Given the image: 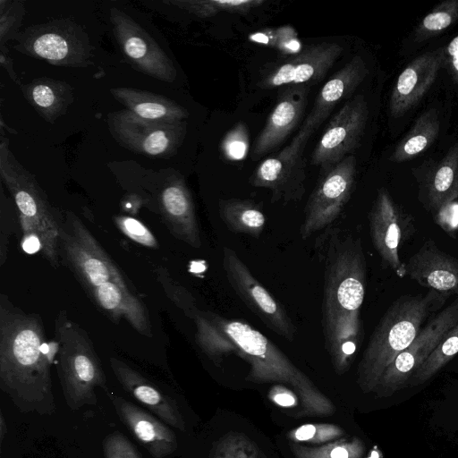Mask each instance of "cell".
<instances>
[{
  "label": "cell",
  "mask_w": 458,
  "mask_h": 458,
  "mask_svg": "<svg viewBox=\"0 0 458 458\" xmlns=\"http://www.w3.org/2000/svg\"><path fill=\"white\" fill-rule=\"evenodd\" d=\"M324 263L322 331L334 370H349L363 340L360 309L366 290V259L361 240L339 228L317 239Z\"/></svg>",
  "instance_id": "obj_1"
},
{
  "label": "cell",
  "mask_w": 458,
  "mask_h": 458,
  "mask_svg": "<svg viewBox=\"0 0 458 458\" xmlns=\"http://www.w3.org/2000/svg\"><path fill=\"white\" fill-rule=\"evenodd\" d=\"M191 318L198 345L215 363L235 353L250 365L248 381L290 385L300 400L299 415L326 417L335 413L334 403L259 330L245 322L199 309Z\"/></svg>",
  "instance_id": "obj_2"
},
{
  "label": "cell",
  "mask_w": 458,
  "mask_h": 458,
  "mask_svg": "<svg viewBox=\"0 0 458 458\" xmlns=\"http://www.w3.org/2000/svg\"><path fill=\"white\" fill-rule=\"evenodd\" d=\"M52 353L38 315L0 298V387L22 412L51 415L55 411Z\"/></svg>",
  "instance_id": "obj_3"
},
{
  "label": "cell",
  "mask_w": 458,
  "mask_h": 458,
  "mask_svg": "<svg viewBox=\"0 0 458 458\" xmlns=\"http://www.w3.org/2000/svg\"><path fill=\"white\" fill-rule=\"evenodd\" d=\"M59 224L60 259L95 305L113 321L124 320L140 334L151 336L144 303L90 231L71 212Z\"/></svg>",
  "instance_id": "obj_4"
},
{
  "label": "cell",
  "mask_w": 458,
  "mask_h": 458,
  "mask_svg": "<svg viewBox=\"0 0 458 458\" xmlns=\"http://www.w3.org/2000/svg\"><path fill=\"white\" fill-rule=\"evenodd\" d=\"M448 296L433 290L399 297L375 327L357 369V383L364 393H374L386 368L405 350L445 303Z\"/></svg>",
  "instance_id": "obj_5"
},
{
  "label": "cell",
  "mask_w": 458,
  "mask_h": 458,
  "mask_svg": "<svg viewBox=\"0 0 458 458\" xmlns=\"http://www.w3.org/2000/svg\"><path fill=\"white\" fill-rule=\"evenodd\" d=\"M0 174L18 210L23 249L30 253L40 252L52 267H58L60 224L35 178L13 157L4 141Z\"/></svg>",
  "instance_id": "obj_6"
},
{
  "label": "cell",
  "mask_w": 458,
  "mask_h": 458,
  "mask_svg": "<svg viewBox=\"0 0 458 458\" xmlns=\"http://www.w3.org/2000/svg\"><path fill=\"white\" fill-rule=\"evenodd\" d=\"M55 336L57 373L68 407L96 404V388L106 387V377L88 334L62 310L55 318Z\"/></svg>",
  "instance_id": "obj_7"
},
{
  "label": "cell",
  "mask_w": 458,
  "mask_h": 458,
  "mask_svg": "<svg viewBox=\"0 0 458 458\" xmlns=\"http://www.w3.org/2000/svg\"><path fill=\"white\" fill-rule=\"evenodd\" d=\"M16 39L18 51L51 64L81 67L89 64L91 47L88 35L73 21L62 19L34 25Z\"/></svg>",
  "instance_id": "obj_8"
},
{
  "label": "cell",
  "mask_w": 458,
  "mask_h": 458,
  "mask_svg": "<svg viewBox=\"0 0 458 458\" xmlns=\"http://www.w3.org/2000/svg\"><path fill=\"white\" fill-rule=\"evenodd\" d=\"M314 130L302 123L296 136L275 156L264 159L250 183L271 191V202L300 201L306 191L304 149Z\"/></svg>",
  "instance_id": "obj_9"
},
{
  "label": "cell",
  "mask_w": 458,
  "mask_h": 458,
  "mask_svg": "<svg viewBox=\"0 0 458 458\" xmlns=\"http://www.w3.org/2000/svg\"><path fill=\"white\" fill-rule=\"evenodd\" d=\"M356 158L344 157L321 174L310 195L300 227L302 240L327 229L339 216L354 190Z\"/></svg>",
  "instance_id": "obj_10"
},
{
  "label": "cell",
  "mask_w": 458,
  "mask_h": 458,
  "mask_svg": "<svg viewBox=\"0 0 458 458\" xmlns=\"http://www.w3.org/2000/svg\"><path fill=\"white\" fill-rule=\"evenodd\" d=\"M458 323V297L434 315L411 344L384 371L374 394L388 397L403 388L437 348L445 335Z\"/></svg>",
  "instance_id": "obj_11"
},
{
  "label": "cell",
  "mask_w": 458,
  "mask_h": 458,
  "mask_svg": "<svg viewBox=\"0 0 458 458\" xmlns=\"http://www.w3.org/2000/svg\"><path fill=\"white\" fill-rule=\"evenodd\" d=\"M107 123L116 141L133 152L148 157L173 156L186 134L184 121L168 123L146 120L127 109L109 114Z\"/></svg>",
  "instance_id": "obj_12"
},
{
  "label": "cell",
  "mask_w": 458,
  "mask_h": 458,
  "mask_svg": "<svg viewBox=\"0 0 458 458\" xmlns=\"http://www.w3.org/2000/svg\"><path fill=\"white\" fill-rule=\"evenodd\" d=\"M225 277L243 303L276 335L293 341L297 328L284 306L250 273L234 250L222 249Z\"/></svg>",
  "instance_id": "obj_13"
},
{
  "label": "cell",
  "mask_w": 458,
  "mask_h": 458,
  "mask_svg": "<svg viewBox=\"0 0 458 458\" xmlns=\"http://www.w3.org/2000/svg\"><path fill=\"white\" fill-rule=\"evenodd\" d=\"M369 227L373 246L383 262L403 275L400 249L415 233L414 217L382 188L369 210Z\"/></svg>",
  "instance_id": "obj_14"
},
{
  "label": "cell",
  "mask_w": 458,
  "mask_h": 458,
  "mask_svg": "<svg viewBox=\"0 0 458 458\" xmlns=\"http://www.w3.org/2000/svg\"><path fill=\"white\" fill-rule=\"evenodd\" d=\"M110 21L114 38L129 63L138 71L159 81L172 82L176 69L157 41L131 16L113 7Z\"/></svg>",
  "instance_id": "obj_15"
},
{
  "label": "cell",
  "mask_w": 458,
  "mask_h": 458,
  "mask_svg": "<svg viewBox=\"0 0 458 458\" xmlns=\"http://www.w3.org/2000/svg\"><path fill=\"white\" fill-rule=\"evenodd\" d=\"M368 114L363 96L348 100L333 116L318 140L311 156L312 164L325 171L356 149L363 136Z\"/></svg>",
  "instance_id": "obj_16"
},
{
  "label": "cell",
  "mask_w": 458,
  "mask_h": 458,
  "mask_svg": "<svg viewBox=\"0 0 458 458\" xmlns=\"http://www.w3.org/2000/svg\"><path fill=\"white\" fill-rule=\"evenodd\" d=\"M337 43L323 42L304 47L292 58L276 64L260 78L259 86L273 89L320 81L343 53Z\"/></svg>",
  "instance_id": "obj_17"
},
{
  "label": "cell",
  "mask_w": 458,
  "mask_h": 458,
  "mask_svg": "<svg viewBox=\"0 0 458 458\" xmlns=\"http://www.w3.org/2000/svg\"><path fill=\"white\" fill-rule=\"evenodd\" d=\"M445 61V49L426 52L413 59L399 74L393 88L389 110L400 117L413 108L437 79Z\"/></svg>",
  "instance_id": "obj_18"
},
{
  "label": "cell",
  "mask_w": 458,
  "mask_h": 458,
  "mask_svg": "<svg viewBox=\"0 0 458 458\" xmlns=\"http://www.w3.org/2000/svg\"><path fill=\"white\" fill-rule=\"evenodd\" d=\"M445 296L458 295V259L426 241L408 259L403 275Z\"/></svg>",
  "instance_id": "obj_19"
},
{
  "label": "cell",
  "mask_w": 458,
  "mask_h": 458,
  "mask_svg": "<svg viewBox=\"0 0 458 458\" xmlns=\"http://www.w3.org/2000/svg\"><path fill=\"white\" fill-rule=\"evenodd\" d=\"M308 103L306 85L288 86L280 95L259 132L251 157L257 160L278 147L297 127Z\"/></svg>",
  "instance_id": "obj_20"
},
{
  "label": "cell",
  "mask_w": 458,
  "mask_h": 458,
  "mask_svg": "<svg viewBox=\"0 0 458 458\" xmlns=\"http://www.w3.org/2000/svg\"><path fill=\"white\" fill-rule=\"evenodd\" d=\"M108 395L121 421L155 458H165L176 450V436L164 421L123 397Z\"/></svg>",
  "instance_id": "obj_21"
},
{
  "label": "cell",
  "mask_w": 458,
  "mask_h": 458,
  "mask_svg": "<svg viewBox=\"0 0 458 458\" xmlns=\"http://www.w3.org/2000/svg\"><path fill=\"white\" fill-rule=\"evenodd\" d=\"M110 367L123 388L165 424L180 430L185 423L176 403L163 394L140 372L124 361L112 357Z\"/></svg>",
  "instance_id": "obj_22"
},
{
  "label": "cell",
  "mask_w": 458,
  "mask_h": 458,
  "mask_svg": "<svg viewBox=\"0 0 458 458\" xmlns=\"http://www.w3.org/2000/svg\"><path fill=\"white\" fill-rule=\"evenodd\" d=\"M160 208L171 233L190 246L200 248V232L193 199L181 176H172L164 186Z\"/></svg>",
  "instance_id": "obj_23"
},
{
  "label": "cell",
  "mask_w": 458,
  "mask_h": 458,
  "mask_svg": "<svg viewBox=\"0 0 458 458\" xmlns=\"http://www.w3.org/2000/svg\"><path fill=\"white\" fill-rule=\"evenodd\" d=\"M368 73L364 60L359 55L353 56L321 88L303 124L315 131L340 102L354 92Z\"/></svg>",
  "instance_id": "obj_24"
},
{
  "label": "cell",
  "mask_w": 458,
  "mask_h": 458,
  "mask_svg": "<svg viewBox=\"0 0 458 458\" xmlns=\"http://www.w3.org/2000/svg\"><path fill=\"white\" fill-rule=\"evenodd\" d=\"M458 197V143L427 175L420 180L419 199L434 216L446 209Z\"/></svg>",
  "instance_id": "obj_25"
},
{
  "label": "cell",
  "mask_w": 458,
  "mask_h": 458,
  "mask_svg": "<svg viewBox=\"0 0 458 458\" xmlns=\"http://www.w3.org/2000/svg\"><path fill=\"white\" fill-rule=\"evenodd\" d=\"M110 92L127 110L142 119L175 123L189 115L183 106L158 94L127 87L113 88Z\"/></svg>",
  "instance_id": "obj_26"
},
{
  "label": "cell",
  "mask_w": 458,
  "mask_h": 458,
  "mask_svg": "<svg viewBox=\"0 0 458 458\" xmlns=\"http://www.w3.org/2000/svg\"><path fill=\"white\" fill-rule=\"evenodd\" d=\"M21 89L27 101L49 123L64 114L73 101L72 88L60 80L35 79Z\"/></svg>",
  "instance_id": "obj_27"
},
{
  "label": "cell",
  "mask_w": 458,
  "mask_h": 458,
  "mask_svg": "<svg viewBox=\"0 0 458 458\" xmlns=\"http://www.w3.org/2000/svg\"><path fill=\"white\" fill-rule=\"evenodd\" d=\"M218 214L229 231L254 238L260 236L266 225V216L261 207L250 199H220Z\"/></svg>",
  "instance_id": "obj_28"
},
{
  "label": "cell",
  "mask_w": 458,
  "mask_h": 458,
  "mask_svg": "<svg viewBox=\"0 0 458 458\" xmlns=\"http://www.w3.org/2000/svg\"><path fill=\"white\" fill-rule=\"evenodd\" d=\"M440 118L436 108H430L421 114L415 121L411 131L396 145L390 160L404 162L428 149L438 136Z\"/></svg>",
  "instance_id": "obj_29"
},
{
  "label": "cell",
  "mask_w": 458,
  "mask_h": 458,
  "mask_svg": "<svg viewBox=\"0 0 458 458\" xmlns=\"http://www.w3.org/2000/svg\"><path fill=\"white\" fill-rule=\"evenodd\" d=\"M458 353V323L445 335L437 348L414 372L404 387L420 386L436 375Z\"/></svg>",
  "instance_id": "obj_30"
},
{
  "label": "cell",
  "mask_w": 458,
  "mask_h": 458,
  "mask_svg": "<svg viewBox=\"0 0 458 458\" xmlns=\"http://www.w3.org/2000/svg\"><path fill=\"white\" fill-rule=\"evenodd\" d=\"M174 4L200 18L214 16L219 13H248L262 5L264 0H172Z\"/></svg>",
  "instance_id": "obj_31"
},
{
  "label": "cell",
  "mask_w": 458,
  "mask_h": 458,
  "mask_svg": "<svg viewBox=\"0 0 458 458\" xmlns=\"http://www.w3.org/2000/svg\"><path fill=\"white\" fill-rule=\"evenodd\" d=\"M291 450L296 458H362L365 445L360 438L353 437L313 447L293 443Z\"/></svg>",
  "instance_id": "obj_32"
},
{
  "label": "cell",
  "mask_w": 458,
  "mask_h": 458,
  "mask_svg": "<svg viewBox=\"0 0 458 458\" xmlns=\"http://www.w3.org/2000/svg\"><path fill=\"white\" fill-rule=\"evenodd\" d=\"M458 20V0H446L437 4L415 30V39L424 41L442 32Z\"/></svg>",
  "instance_id": "obj_33"
},
{
  "label": "cell",
  "mask_w": 458,
  "mask_h": 458,
  "mask_svg": "<svg viewBox=\"0 0 458 458\" xmlns=\"http://www.w3.org/2000/svg\"><path fill=\"white\" fill-rule=\"evenodd\" d=\"M344 430L328 423L304 424L288 432L287 437L293 443H305L312 445H324L341 439Z\"/></svg>",
  "instance_id": "obj_34"
},
{
  "label": "cell",
  "mask_w": 458,
  "mask_h": 458,
  "mask_svg": "<svg viewBox=\"0 0 458 458\" xmlns=\"http://www.w3.org/2000/svg\"><path fill=\"white\" fill-rule=\"evenodd\" d=\"M256 445L246 436L229 433L212 450L210 458H258Z\"/></svg>",
  "instance_id": "obj_35"
},
{
  "label": "cell",
  "mask_w": 458,
  "mask_h": 458,
  "mask_svg": "<svg viewBox=\"0 0 458 458\" xmlns=\"http://www.w3.org/2000/svg\"><path fill=\"white\" fill-rule=\"evenodd\" d=\"M252 41L277 48L284 54H298L301 50L296 31L292 27L268 29L250 36Z\"/></svg>",
  "instance_id": "obj_36"
},
{
  "label": "cell",
  "mask_w": 458,
  "mask_h": 458,
  "mask_svg": "<svg viewBox=\"0 0 458 458\" xmlns=\"http://www.w3.org/2000/svg\"><path fill=\"white\" fill-rule=\"evenodd\" d=\"M250 146L247 125L240 122L223 138L221 150L225 157L231 161H240L246 157Z\"/></svg>",
  "instance_id": "obj_37"
},
{
  "label": "cell",
  "mask_w": 458,
  "mask_h": 458,
  "mask_svg": "<svg viewBox=\"0 0 458 458\" xmlns=\"http://www.w3.org/2000/svg\"><path fill=\"white\" fill-rule=\"evenodd\" d=\"M114 221L121 232L131 240L145 247L157 248V239L140 221L126 216H116Z\"/></svg>",
  "instance_id": "obj_38"
},
{
  "label": "cell",
  "mask_w": 458,
  "mask_h": 458,
  "mask_svg": "<svg viewBox=\"0 0 458 458\" xmlns=\"http://www.w3.org/2000/svg\"><path fill=\"white\" fill-rule=\"evenodd\" d=\"M103 450L105 458H141L134 445L119 432L105 437Z\"/></svg>",
  "instance_id": "obj_39"
},
{
  "label": "cell",
  "mask_w": 458,
  "mask_h": 458,
  "mask_svg": "<svg viewBox=\"0 0 458 458\" xmlns=\"http://www.w3.org/2000/svg\"><path fill=\"white\" fill-rule=\"evenodd\" d=\"M1 4L0 18V36L1 43L4 44V38H8L10 32L14 30L16 22H19L22 17L21 10L23 6L21 3H12L6 1V6Z\"/></svg>",
  "instance_id": "obj_40"
},
{
  "label": "cell",
  "mask_w": 458,
  "mask_h": 458,
  "mask_svg": "<svg viewBox=\"0 0 458 458\" xmlns=\"http://www.w3.org/2000/svg\"><path fill=\"white\" fill-rule=\"evenodd\" d=\"M268 398L276 405L284 408L295 407L300 403L299 397L294 391L279 384L270 389Z\"/></svg>",
  "instance_id": "obj_41"
},
{
  "label": "cell",
  "mask_w": 458,
  "mask_h": 458,
  "mask_svg": "<svg viewBox=\"0 0 458 458\" xmlns=\"http://www.w3.org/2000/svg\"><path fill=\"white\" fill-rule=\"evenodd\" d=\"M445 59L449 64L454 80L458 83V35L450 41L445 49Z\"/></svg>",
  "instance_id": "obj_42"
},
{
  "label": "cell",
  "mask_w": 458,
  "mask_h": 458,
  "mask_svg": "<svg viewBox=\"0 0 458 458\" xmlns=\"http://www.w3.org/2000/svg\"><path fill=\"white\" fill-rule=\"evenodd\" d=\"M6 432H7V425L5 424L4 414L1 412V414H0V440H1V443L3 442V439H4Z\"/></svg>",
  "instance_id": "obj_43"
}]
</instances>
